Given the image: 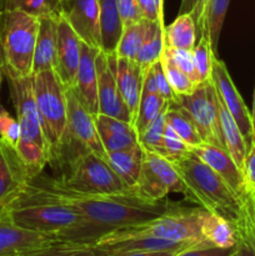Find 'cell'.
I'll list each match as a JSON object with an SVG mask.
<instances>
[{"instance_id": "31", "label": "cell", "mask_w": 255, "mask_h": 256, "mask_svg": "<svg viewBox=\"0 0 255 256\" xmlns=\"http://www.w3.org/2000/svg\"><path fill=\"white\" fill-rule=\"evenodd\" d=\"M164 29L165 25H162L158 22H152L149 34L135 58V62L144 70L149 69L154 62H156L162 58V50L165 46Z\"/></svg>"}, {"instance_id": "45", "label": "cell", "mask_w": 255, "mask_h": 256, "mask_svg": "<svg viewBox=\"0 0 255 256\" xmlns=\"http://www.w3.org/2000/svg\"><path fill=\"white\" fill-rule=\"evenodd\" d=\"M234 249L235 246L232 249H222L210 244H200L188 248L175 256H230L234 252Z\"/></svg>"}, {"instance_id": "54", "label": "cell", "mask_w": 255, "mask_h": 256, "mask_svg": "<svg viewBox=\"0 0 255 256\" xmlns=\"http://www.w3.org/2000/svg\"><path fill=\"white\" fill-rule=\"evenodd\" d=\"M2 210H4V209H2ZM0 212H2V210H0Z\"/></svg>"}, {"instance_id": "1", "label": "cell", "mask_w": 255, "mask_h": 256, "mask_svg": "<svg viewBox=\"0 0 255 256\" xmlns=\"http://www.w3.org/2000/svg\"><path fill=\"white\" fill-rule=\"evenodd\" d=\"M30 184L52 192L72 205L90 224L102 230L104 235L114 230L142 225L168 212L185 208L180 202L170 200H144L134 192L116 195L82 194L62 186L56 178L50 179L38 175Z\"/></svg>"}, {"instance_id": "35", "label": "cell", "mask_w": 255, "mask_h": 256, "mask_svg": "<svg viewBox=\"0 0 255 256\" xmlns=\"http://www.w3.org/2000/svg\"><path fill=\"white\" fill-rule=\"evenodd\" d=\"M192 56H194V64L198 76H199V82H204L212 80L215 52L212 49L208 34L202 35L199 38V42L198 44H195L194 49H192Z\"/></svg>"}, {"instance_id": "41", "label": "cell", "mask_w": 255, "mask_h": 256, "mask_svg": "<svg viewBox=\"0 0 255 256\" xmlns=\"http://www.w3.org/2000/svg\"><path fill=\"white\" fill-rule=\"evenodd\" d=\"M20 134L22 129L16 118L12 116L8 110L0 109V140L16 148Z\"/></svg>"}, {"instance_id": "10", "label": "cell", "mask_w": 255, "mask_h": 256, "mask_svg": "<svg viewBox=\"0 0 255 256\" xmlns=\"http://www.w3.org/2000/svg\"><path fill=\"white\" fill-rule=\"evenodd\" d=\"M65 92L68 104L66 129L58 154L60 152H78L82 150H92L100 156L108 158L98 132L95 116L80 104L72 88L65 89Z\"/></svg>"}, {"instance_id": "23", "label": "cell", "mask_w": 255, "mask_h": 256, "mask_svg": "<svg viewBox=\"0 0 255 256\" xmlns=\"http://www.w3.org/2000/svg\"><path fill=\"white\" fill-rule=\"evenodd\" d=\"M100 2V50L108 55L115 54L124 25L120 19L116 0H99Z\"/></svg>"}, {"instance_id": "8", "label": "cell", "mask_w": 255, "mask_h": 256, "mask_svg": "<svg viewBox=\"0 0 255 256\" xmlns=\"http://www.w3.org/2000/svg\"><path fill=\"white\" fill-rule=\"evenodd\" d=\"M175 102L189 115L202 142L225 149L220 129L218 94L212 80L200 82L186 95H176Z\"/></svg>"}, {"instance_id": "3", "label": "cell", "mask_w": 255, "mask_h": 256, "mask_svg": "<svg viewBox=\"0 0 255 256\" xmlns=\"http://www.w3.org/2000/svg\"><path fill=\"white\" fill-rule=\"evenodd\" d=\"M189 192L202 209L222 215L234 224L242 216V200L229 185L194 152L172 162Z\"/></svg>"}, {"instance_id": "40", "label": "cell", "mask_w": 255, "mask_h": 256, "mask_svg": "<svg viewBox=\"0 0 255 256\" xmlns=\"http://www.w3.org/2000/svg\"><path fill=\"white\" fill-rule=\"evenodd\" d=\"M162 56L169 60L170 62L179 68L182 72H184L192 82L200 84L199 76H198L196 69L194 64V56H192V50L185 49H172V48L164 46Z\"/></svg>"}, {"instance_id": "32", "label": "cell", "mask_w": 255, "mask_h": 256, "mask_svg": "<svg viewBox=\"0 0 255 256\" xmlns=\"http://www.w3.org/2000/svg\"><path fill=\"white\" fill-rule=\"evenodd\" d=\"M230 0H209L205 8L204 34H208L209 36L215 52H216L220 32H222Z\"/></svg>"}, {"instance_id": "30", "label": "cell", "mask_w": 255, "mask_h": 256, "mask_svg": "<svg viewBox=\"0 0 255 256\" xmlns=\"http://www.w3.org/2000/svg\"><path fill=\"white\" fill-rule=\"evenodd\" d=\"M166 124L189 145L190 148H195L198 145L202 144V139L200 136L199 132L195 128L194 122L190 119L189 115L179 106L175 102H169V106L166 109L165 115Z\"/></svg>"}, {"instance_id": "16", "label": "cell", "mask_w": 255, "mask_h": 256, "mask_svg": "<svg viewBox=\"0 0 255 256\" xmlns=\"http://www.w3.org/2000/svg\"><path fill=\"white\" fill-rule=\"evenodd\" d=\"M62 242L52 235L32 232L15 224L8 209L0 212V256H12Z\"/></svg>"}, {"instance_id": "28", "label": "cell", "mask_w": 255, "mask_h": 256, "mask_svg": "<svg viewBox=\"0 0 255 256\" xmlns=\"http://www.w3.org/2000/svg\"><path fill=\"white\" fill-rule=\"evenodd\" d=\"M12 256H112L110 252L99 249L92 244L55 242L46 246Z\"/></svg>"}, {"instance_id": "17", "label": "cell", "mask_w": 255, "mask_h": 256, "mask_svg": "<svg viewBox=\"0 0 255 256\" xmlns=\"http://www.w3.org/2000/svg\"><path fill=\"white\" fill-rule=\"evenodd\" d=\"M192 152H194L210 169L214 170L229 185L230 189L236 194V196L242 200V198L246 194V182H245L242 172L230 156L226 149L202 142V144L192 148Z\"/></svg>"}, {"instance_id": "36", "label": "cell", "mask_w": 255, "mask_h": 256, "mask_svg": "<svg viewBox=\"0 0 255 256\" xmlns=\"http://www.w3.org/2000/svg\"><path fill=\"white\" fill-rule=\"evenodd\" d=\"M168 106H169V104L155 118L154 122L138 136L140 146L146 152H154L158 154H160V152H162V136H164L165 126H166L165 115H166Z\"/></svg>"}, {"instance_id": "4", "label": "cell", "mask_w": 255, "mask_h": 256, "mask_svg": "<svg viewBox=\"0 0 255 256\" xmlns=\"http://www.w3.org/2000/svg\"><path fill=\"white\" fill-rule=\"evenodd\" d=\"M40 18L20 10H0V70L2 76L32 75Z\"/></svg>"}, {"instance_id": "43", "label": "cell", "mask_w": 255, "mask_h": 256, "mask_svg": "<svg viewBox=\"0 0 255 256\" xmlns=\"http://www.w3.org/2000/svg\"><path fill=\"white\" fill-rule=\"evenodd\" d=\"M116 4L124 28L144 19L138 0H116Z\"/></svg>"}, {"instance_id": "12", "label": "cell", "mask_w": 255, "mask_h": 256, "mask_svg": "<svg viewBox=\"0 0 255 256\" xmlns=\"http://www.w3.org/2000/svg\"><path fill=\"white\" fill-rule=\"evenodd\" d=\"M212 82L214 85L216 94L228 112L232 114L234 120L236 122L242 136L245 138L248 149L254 144V134H252V114L248 110L242 95L238 92L236 86L232 82L230 78L228 68L224 62L214 58L212 62Z\"/></svg>"}, {"instance_id": "19", "label": "cell", "mask_w": 255, "mask_h": 256, "mask_svg": "<svg viewBox=\"0 0 255 256\" xmlns=\"http://www.w3.org/2000/svg\"><path fill=\"white\" fill-rule=\"evenodd\" d=\"M146 70L142 69L135 60L119 59L116 56L115 64V78L120 94L132 114V124L139 109L140 99L142 94V84ZM134 126V125H132Z\"/></svg>"}, {"instance_id": "20", "label": "cell", "mask_w": 255, "mask_h": 256, "mask_svg": "<svg viewBox=\"0 0 255 256\" xmlns=\"http://www.w3.org/2000/svg\"><path fill=\"white\" fill-rule=\"evenodd\" d=\"M95 124L106 154L140 145L136 130L130 122L99 114L95 116Z\"/></svg>"}, {"instance_id": "25", "label": "cell", "mask_w": 255, "mask_h": 256, "mask_svg": "<svg viewBox=\"0 0 255 256\" xmlns=\"http://www.w3.org/2000/svg\"><path fill=\"white\" fill-rule=\"evenodd\" d=\"M202 234L205 242L212 246L232 249L236 244L234 224L222 215L204 209L202 218Z\"/></svg>"}, {"instance_id": "22", "label": "cell", "mask_w": 255, "mask_h": 256, "mask_svg": "<svg viewBox=\"0 0 255 256\" xmlns=\"http://www.w3.org/2000/svg\"><path fill=\"white\" fill-rule=\"evenodd\" d=\"M58 15L59 14L40 18L32 62V74L42 70H54L58 44Z\"/></svg>"}, {"instance_id": "15", "label": "cell", "mask_w": 255, "mask_h": 256, "mask_svg": "<svg viewBox=\"0 0 255 256\" xmlns=\"http://www.w3.org/2000/svg\"><path fill=\"white\" fill-rule=\"evenodd\" d=\"M60 14L66 19L82 42L100 49L99 0H62Z\"/></svg>"}, {"instance_id": "24", "label": "cell", "mask_w": 255, "mask_h": 256, "mask_svg": "<svg viewBox=\"0 0 255 256\" xmlns=\"http://www.w3.org/2000/svg\"><path fill=\"white\" fill-rule=\"evenodd\" d=\"M218 109H219V119H220V129H222V140H224L225 149L230 154L239 169H244V162L248 154V145L245 142V138L242 136L239 126L234 118L232 116L222 100L218 96Z\"/></svg>"}, {"instance_id": "47", "label": "cell", "mask_w": 255, "mask_h": 256, "mask_svg": "<svg viewBox=\"0 0 255 256\" xmlns=\"http://www.w3.org/2000/svg\"><path fill=\"white\" fill-rule=\"evenodd\" d=\"M235 232H236V244L232 256H255V249L249 238L240 230H235Z\"/></svg>"}, {"instance_id": "37", "label": "cell", "mask_w": 255, "mask_h": 256, "mask_svg": "<svg viewBox=\"0 0 255 256\" xmlns=\"http://www.w3.org/2000/svg\"><path fill=\"white\" fill-rule=\"evenodd\" d=\"M235 230L244 232L255 249V188H248L242 200V216L234 222Z\"/></svg>"}, {"instance_id": "53", "label": "cell", "mask_w": 255, "mask_h": 256, "mask_svg": "<svg viewBox=\"0 0 255 256\" xmlns=\"http://www.w3.org/2000/svg\"><path fill=\"white\" fill-rule=\"evenodd\" d=\"M59 2H62V0H59Z\"/></svg>"}, {"instance_id": "48", "label": "cell", "mask_w": 255, "mask_h": 256, "mask_svg": "<svg viewBox=\"0 0 255 256\" xmlns=\"http://www.w3.org/2000/svg\"><path fill=\"white\" fill-rule=\"evenodd\" d=\"M140 9H142V16L144 19L150 20V22H158L162 25H165L164 22H160L159 12H158L156 5H155V0H138Z\"/></svg>"}, {"instance_id": "2", "label": "cell", "mask_w": 255, "mask_h": 256, "mask_svg": "<svg viewBox=\"0 0 255 256\" xmlns=\"http://www.w3.org/2000/svg\"><path fill=\"white\" fill-rule=\"evenodd\" d=\"M6 209L18 226L62 242L92 245L104 235L75 208L36 185H28Z\"/></svg>"}, {"instance_id": "51", "label": "cell", "mask_w": 255, "mask_h": 256, "mask_svg": "<svg viewBox=\"0 0 255 256\" xmlns=\"http://www.w3.org/2000/svg\"><path fill=\"white\" fill-rule=\"evenodd\" d=\"M252 134H254V142H255V90H254V98H252ZM255 144V142H254Z\"/></svg>"}, {"instance_id": "38", "label": "cell", "mask_w": 255, "mask_h": 256, "mask_svg": "<svg viewBox=\"0 0 255 256\" xmlns=\"http://www.w3.org/2000/svg\"><path fill=\"white\" fill-rule=\"evenodd\" d=\"M160 62H162V69H164L165 75H166V79L169 82L170 88H172L175 95H186L196 89V86L199 84L192 82L184 72H182L179 68L175 66L172 62L165 59L164 56L160 58Z\"/></svg>"}, {"instance_id": "34", "label": "cell", "mask_w": 255, "mask_h": 256, "mask_svg": "<svg viewBox=\"0 0 255 256\" xmlns=\"http://www.w3.org/2000/svg\"><path fill=\"white\" fill-rule=\"evenodd\" d=\"M20 10L42 18L60 12L59 0H0V10Z\"/></svg>"}, {"instance_id": "39", "label": "cell", "mask_w": 255, "mask_h": 256, "mask_svg": "<svg viewBox=\"0 0 255 256\" xmlns=\"http://www.w3.org/2000/svg\"><path fill=\"white\" fill-rule=\"evenodd\" d=\"M190 152H192V148L166 124L164 136H162V148L160 155L166 158L169 162H174L182 159Z\"/></svg>"}, {"instance_id": "26", "label": "cell", "mask_w": 255, "mask_h": 256, "mask_svg": "<svg viewBox=\"0 0 255 256\" xmlns=\"http://www.w3.org/2000/svg\"><path fill=\"white\" fill-rule=\"evenodd\" d=\"M142 158H144V149L140 145H136L130 149L108 152L106 159L114 172L122 178V182L130 189L134 190L142 170Z\"/></svg>"}, {"instance_id": "5", "label": "cell", "mask_w": 255, "mask_h": 256, "mask_svg": "<svg viewBox=\"0 0 255 256\" xmlns=\"http://www.w3.org/2000/svg\"><path fill=\"white\" fill-rule=\"evenodd\" d=\"M64 172L59 180L62 186L92 195L128 194L130 189L122 178L114 172L106 158L85 150L64 165Z\"/></svg>"}, {"instance_id": "14", "label": "cell", "mask_w": 255, "mask_h": 256, "mask_svg": "<svg viewBox=\"0 0 255 256\" xmlns=\"http://www.w3.org/2000/svg\"><path fill=\"white\" fill-rule=\"evenodd\" d=\"M82 42L69 22L58 15V44L54 72L65 89L72 88L82 56Z\"/></svg>"}, {"instance_id": "44", "label": "cell", "mask_w": 255, "mask_h": 256, "mask_svg": "<svg viewBox=\"0 0 255 256\" xmlns=\"http://www.w3.org/2000/svg\"><path fill=\"white\" fill-rule=\"evenodd\" d=\"M150 69H152V74H154L155 82H156V88H158V92H159V95H162L168 102H175L176 95L174 94V92H172V88H170L169 82H168L166 79V75H165L164 69H162V62L158 60L156 62H154V64L150 66Z\"/></svg>"}, {"instance_id": "55", "label": "cell", "mask_w": 255, "mask_h": 256, "mask_svg": "<svg viewBox=\"0 0 255 256\" xmlns=\"http://www.w3.org/2000/svg\"><path fill=\"white\" fill-rule=\"evenodd\" d=\"M230 256H232V255H230Z\"/></svg>"}, {"instance_id": "9", "label": "cell", "mask_w": 255, "mask_h": 256, "mask_svg": "<svg viewBox=\"0 0 255 256\" xmlns=\"http://www.w3.org/2000/svg\"><path fill=\"white\" fill-rule=\"evenodd\" d=\"M134 192L149 202H162L170 192H180L189 198L186 186L174 164L162 155L146 150H144L142 170Z\"/></svg>"}, {"instance_id": "33", "label": "cell", "mask_w": 255, "mask_h": 256, "mask_svg": "<svg viewBox=\"0 0 255 256\" xmlns=\"http://www.w3.org/2000/svg\"><path fill=\"white\" fill-rule=\"evenodd\" d=\"M168 104L169 102L162 95L142 92L139 109H138L136 116H135L134 124H132L134 129L136 130L138 136L154 122L155 118L164 110Z\"/></svg>"}, {"instance_id": "6", "label": "cell", "mask_w": 255, "mask_h": 256, "mask_svg": "<svg viewBox=\"0 0 255 256\" xmlns=\"http://www.w3.org/2000/svg\"><path fill=\"white\" fill-rule=\"evenodd\" d=\"M202 212H204L202 208V209L182 208V209L168 212L142 225L106 232L102 238H99L94 244L136 236L159 238V239L192 242V244H209L205 242L202 234Z\"/></svg>"}, {"instance_id": "49", "label": "cell", "mask_w": 255, "mask_h": 256, "mask_svg": "<svg viewBox=\"0 0 255 256\" xmlns=\"http://www.w3.org/2000/svg\"><path fill=\"white\" fill-rule=\"evenodd\" d=\"M175 252H132L124 254H115L112 256H175Z\"/></svg>"}, {"instance_id": "7", "label": "cell", "mask_w": 255, "mask_h": 256, "mask_svg": "<svg viewBox=\"0 0 255 256\" xmlns=\"http://www.w3.org/2000/svg\"><path fill=\"white\" fill-rule=\"evenodd\" d=\"M34 95L50 150V162L55 159L66 129L68 104L65 88L52 69L32 74Z\"/></svg>"}, {"instance_id": "11", "label": "cell", "mask_w": 255, "mask_h": 256, "mask_svg": "<svg viewBox=\"0 0 255 256\" xmlns=\"http://www.w3.org/2000/svg\"><path fill=\"white\" fill-rule=\"evenodd\" d=\"M115 64H116V54L108 55L100 50L96 56L99 114L132 124L130 110L128 109L118 86L116 78H115Z\"/></svg>"}, {"instance_id": "50", "label": "cell", "mask_w": 255, "mask_h": 256, "mask_svg": "<svg viewBox=\"0 0 255 256\" xmlns=\"http://www.w3.org/2000/svg\"><path fill=\"white\" fill-rule=\"evenodd\" d=\"M155 5H156L158 12H159L160 22H164V0H155Z\"/></svg>"}, {"instance_id": "52", "label": "cell", "mask_w": 255, "mask_h": 256, "mask_svg": "<svg viewBox=\"0 0 255 256\" xmlns=\"http://www.w3.org/2000/svg\"><path fill=\"white\" fill-rule=\"evenodd\" d=\"M2 70H0V85H2Z\"/></svg>"}, {"instance_id": "13", "label": "cell", "mask_w": 255, "mask_h": 256, "mask_svg": "<svg viewBox=\"0 0 255 256\" xmlns=\"http://www.w3.org/2000/svg\"><path fill=\"white\" fill-rule=\"evenodd\" d=\"M32 180L14 146L0 140V210L6 209Z\"/></svg>"}, {"instance_id": "21", "label": "cell", "mask_w": 255, "mask_h": 256, "mask_svg": "<svg viewBox=\"0 0 255 256\" xmlns=\"http://www.w3.org/2000/svg\"><path fill=\"white\" fill-rule=\"evenodd\" d=\"M99 249L105 250L112 255L124 254L132 252H179L188 249L190 246L200 244L192 242H172V240L159 239L152 236H136V238H124V239L112 240V242H98L92 244Z\"/></svg>"}, {"instance_id": "46", "label": "cell", "mask_w": 255, "mask_h": 256, "mask_svg": "<svg viewBox=\"0 0 255 256\" xmlns=\"http://www.w3.org/2000/svg\"><path fill=\"white\" fill-rule=\"evenodd\" d=\"M242 174H244L245 182H246V186L255 188V144H252V146L248 150Z\"/></svg>"}, {"instance_id": "27", "label": "cell", "mask_w": 255, "mask_h": 256, "mask_svg": "<svg viewBox=\"0 0 255 256\" xmlns=\"http://www.w3.org/2000/svg\"><path fill=\"white\" fill-rule=\"evenodd\" d=\"M196 25L190 14H179L174 22L164 29V42L166 48L192 50L196 44Z\"/></svg>"}, {"instance_id": "29", "label": "cell", "mask_w": 255, "mask_h": 256, "mask_svg": "<svg viewBox=\"0 0 255 256\" xmlns=\"http://www.w3.org/2000/svg\"><path fill=\"white\" fill-rule=\"evenodd\" d=\"M152 22L148 19H142L135 24L125 26L122 30V35L116 48V56L119 59L135 60L140 48L144 44L148 34H149L150 26Z\"/></svg>"}, {"instance_id": "42", "label": "cell", "mask_w": 255, "mask_h": 256, "mask_svg": "<svg viewBox=\"0 0 255 256\" xmlns=\"http://www.w3.org/2000/svg\"><path fill=\"white\" fill-rule=\"evenodd\" d=\"M209 0H182L179 14H190L196 25L198 36L204 35V14Z\"/></svg>"}, {"instance_id": "18", "label": "cell", "mask_w": 255, "mask_h": 256, "mask_svg": "<svg viewBox=\"0 0 255 256\" xmlns=\"http://www.w3.org/2000/svg\"><path fill=\"white\" fill-rule=\"evenodd\" d=\"M99 52V48L89 46L82 42L79 68L72 88L80 104L94 116L99 114L96 70V56Z\"/></svg>"}]
</instances>
